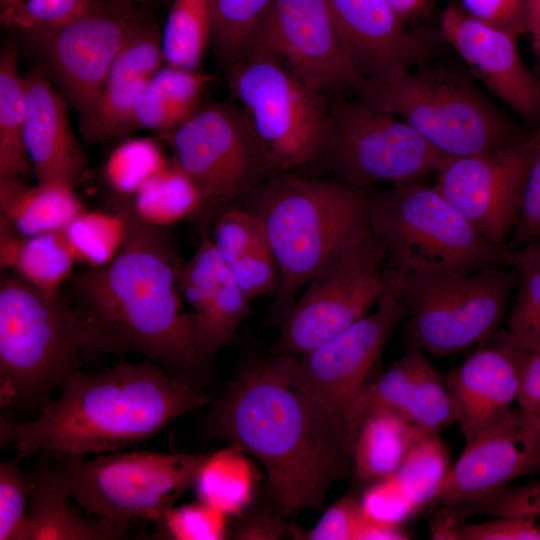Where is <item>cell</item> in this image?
Wrapping results in <instances>:
<instances>
[{"label": "cell", "mask_w": 540, "mask_h": 540, "mask_svg": "<svg viewBox=\"0 0 540 540\" xmlns=\"http://www.w3.org/2000/svg\"><path fill=\"white\" fill-rule=\"evenodd\" d=\"M294 360L275 353L242 374L212 421L214 434L261 462L282 517L320 509L329 487L352 465L345 426L293 386Z\"/></svg>", "instance_id": "6da1fadb"}, {"label": "cell", "mask_w": 540, "mask_h": 540, "mask_svg": "<svg viewBox=\"0 0 540 540\" xmlns=\"http://www.w3.org/2000/svg\"><path fill=\"white\" fill-rule=\"evenodd\" d=\"M126 239L115 257L71 278L75 304L110 352L133 351L166 372L187 379L205 362L197 353L190 312L183 307V269L172 239L140 220L130 203Z\"/></svg>", "instance_id": "7a4b0ae2"}, {"label": "cell", "mask_w": 540, "mask_h": 540, "mask_svg": "<svg viewBox=\"0 0 540 540\" xmlns=\"http://www.w3.org/2000/svg\"><path fill=\"white\" fill-rule=\"evenodd\" d=\"M31 421L0 417L1 448L23 458L44 451L79 455L116 452L141 443L179 416L206 405L209 395L155 363L119 362L97 374L80 370Z\"/></svg>", "instance_id": "3957f363"}, {"label": "cell", "mask_w": 540, "mask_h": 540, "mask_svg": "<svg viewBox=\"0 0 540 540\" xmlns=\"http://www.w3.org/2000/svg\"><path fill=\"white\" fill-rule=\"evenodd\" d=\"M262 225L278 268L269 321L280 325L301 289L335 256L347 237L367 223L369 196L334 178L276 173L238 199Z\"/></svg>", "instance_id": "277c9868"}, {"label": "cell", "mask_w": 540, "mask_h": 540, "mask_svg": "<svg viewBox=\"0 0 540 540\" xmlns=\"http://www.w3.org/2000/svg\"><path fill=\"white\" fill-rule=\"evenodd\" d=\"M111 353L82 310L15 273L0 283V404L21 408L50 394L86 361Z\"/></svg>", "instance_id": "5b68a950"}, {"label": "cell", "mask_w": 540, "mask_h": 540, "mask_svg": "<svg viewBox=\"0 0 540 540\" xmlns=\"http://www.w3.org/2000/svg\"><path fill=\"white\" fill-rule=\"evenodd\" d=\"M354 92L450 157L496 151L525 137L473 84L447 69L398 70L364 79Z\"/></svg>", "instance_id": "8992f818"}, {"label": "cell", "mask_w": 540, "mask_h": 540, "mask_svg": "<svg viewBox=\"0 0 540 540\" xmlns=\"http://www.w3.org/2000/svg\"><path fill=\"white\" fill-rule=\"evenodd\" d=\"M367 223L399 268L463 273L509 266L507 247L488 241L435 186L416 180L369 196Z\"/></svg>", "instance_id": "52a82bcc"}, {"label": "cell", "mask_w": 540, "mask_h": 540, "mask_svg": "<svg viewBox=\"0 0 540 540\" xmlns=\"http://www.w3.org/2000/svg\"><path fill=\"white\" fill-rule=\"evenodd\" d=\"M385 273L388 293L405 311L407 340L412 348L435 356L456 353L489 336L520 276L511 266L430 273L390 264Z\"/></svg>", "instance_id": "ba28073f"}, {"label": "cell", "mask_w": 540, "mask_h": 540, "mask_svg": "<svg viewBox=\"0 0 540 540\" xmlns=\"http://www.w3.org/2000/svg\"><path fill=\"white\" fill-rule=\"evenodd\" d=\"M57 456L50 464L57 485L88 513L121 523L158 525L176 501L195 486L209 454L155 451L109 452L84 461Z\"/></svg>", "instance_id": "9c48e42d"}, {"label": "cell", "mask_w": 540, "mask_h": 540, "mask_svg": "<svg viewBox=\"0 0 540 540\" xmlns=\"http://www.w3.org/2000/svg\"><path fill=\"white\" fill-rule=\"evenodd\" d=\"M160 137L198 190L200 206L190 219L198 229H209L224 209L280 172L248 114L233 103L198 109Z\"/></svg>", "instance_id": "30bf717a"}, {"label": "cell", "mask_w": 540, "mask_h": 540, "mask_svg": "<svg viewBox=\"0 0 540 540\" xmlns=\"http://www.w3.org/2000/svg\"><path fill=\"white\" fill-rule=\"evenodd\" d=\"M232 94L278 171L314 164L330 132V100L266 51L249 46L229 68Z\"/></svg>", "instance_id": "8fae6325"}, {"label": "cell", "mask_w": 540, "mask_h": 540, "mask_svg": "<svg viewBox=\"0 0 540 540\" xmlns=\"http://www.w3.org/2000/svg\"><path fill=\"white\" fill-rule=\"evenodd\" d=\"M387 258L368 223L355 229L279 325L275 353L305 355L367 315L388 294Z\"/></svg>", "instance_id": "7c38bea8"}, {"label": "cell", "mask_w": 540, "mask_h": 540, "mask_svg": "<svg viewBox=\"0 0 540 540\" xmlns=\"http://www.w3.org/2000/svg\"><path fill=\"white\" fill-rule=\"evenodd\" d=\"M450 156L402 119L357 101L330 100L327 145L314 163L365 190L378 182L415 181Z\"/></svg>", "instance_id": "4fadbf2b"}, {"label": "cell", "mask_w": 540, "mask_h": 540, "mask_svg": "<svg viewBox=\"0 0 540 540\" xmlns=\"http://www.w3.org/2000/svg\"><path fill=\"white\" fill-rule=\"evenodd\" d=\"M147 24L131 0H89L68 21L29 34L83 120L117 56Z\"/></svg>", "instance_id": "5bb4252c"}, {"label": "cell", "mask_w": 540, "mask_h": 540, "mask_svg": "<svg viewBox=\"0 0 540 540\" xmlns=\"http://www.w3.org/2000/svg\"><path fill=\"white\" fill-rule=\"evenodd\" d=\"M539 148L540 129L496 151L449 157L436 171L435 187L483 237L506 247Z\"/></svg>", "instance_id": "9a60e30c"}, {"label": "cell", "mask_w": 540, "mask_h": 540, "mask_svg": "<svg viewBox=\"0 0 540 540\" xmlns=\"http://www.w3.org/2000/svg\"><path fill=\"white\" fill-rule=\"evenodd\" d=\"M404 318L400 302L389 293L384 295L373 313L309 353L295 356L293 386L346 428L350 408L367 386L388 338Z\"/></svg>", "instance_id": "2e32d148"}, {"label": "cell", "mask_w": 540, "mask_h": 540, "mask_svg": "<svg viewBox=\"0 0 540 540\" xmlns=\"http://www.w3.org/2000/svg\"><path fill=\"white\" fill-rule=\"evenodd\" d=\"M249 46L266 51L324 93L354 92L364 80L344 47L327 0H274Z\"/></svg>", "instance_id": "e0dca14e"}, {"label": "cell", "mask_w": 540, "mask_h": 540, "mask_svg": "<svg viewBox=\"0 0 540 540\" xmlns=\"http://www.w3.org/2000/svg\"><path fill=\"white\" fill-rule=\"evenodd\" d=\"M429 508L473 504L540 469V425L509 411L468 442Z\"/></svg>", "instance_id": "ac0fdd59"}, {"label": "cell", "mask_w": 540, "mask_h": 540, "mask_svg": "<svg viewBox=\"0 0 540 540\" xmlns=\"http://www.w3.org/2000/svg\"><path fill=\"white\" fill-rule=\"evenodd\" d=\"M443 38L502 101L524 119L540 118V82L522 61L517 38L492 28L451 3L441 18Z\"/></svg>", "instance_id": "d6986e66"}, {"label": "cell", "mask_w": 540, "mask_h": 540, "mask_svg": "<svg viewBox=\"0 0 540 540\" xmlns=\"http://www.w3.org/2000/svg\"><path fill=\"white\" fill-rule=\"evenodd\" d=\"M336 29L363 79L423 65L430 38L407 31L387 0H327Z\"/></svg>", "instance_id": "ffe728a7"}, {"label": "cell", "mask_w": 540, "mask_h": 540, "mask_svg": "<svg viewBox=\"0 0 540 540\" xmlns=\"http://www.w3.org/2000/svg\"><path fill=\"white\" fill-rule=\"evenodd\" d=\"M179 289L188 303L194 347L203 360L231 344L249 315L250 300L236 284L216 248L201 243L183 266Z\"/></svg>", "instance_id": "44dd1931"}, {"label": "cell", "mask_w": 540, "mask_h": 540, "mask_svg": "<svg viewBox=\"0 0 540 540\" xmlns=\"http://www.w3.org/2000/svg\"><path fill=\"white\" fill-rule=\"evenodd\" d=\"M24 82V141L37 183L75 188L85 178L87 160L70 128L66 103L43 68H31Z\"/></svg>", "instance_id": "7402d4cb"}, {"label": "cell", "mask_w": 540, "mask_h": 540, "mask_svg": "<svg viewBox=\"0 0 540 540\" xmlns=\"http://www.w3.org/2000/svg\"><path fill=\"white\" fill-rule=\"evenodd\" d=\"M521 349L499 337L470 355L446 378L465 442L511 411L517 399Z\"/></svg>", "instance_id": "603a6c76"}, {"label": "cell", "mask_w": 540, "mask_h": 540, "mask_svg": "<svg viewBox=\"0 0 540 540\" xmlns=\"http://www.w3.org/2000/svg\"><path fill=\"white\" fill-rule=\"evenodd\" d=\"M163 62L161 34L148 23L114 61L92 110L82 120L85 137L102 141L133 132L135 106Z\"/></svg>", "instance_id": "cb8c5ba5"}, {"label": "cell", "mask_w": 540, "mask_h": 540, "mask_svg": "<svg viewBox=\"0 0 540 540\" xmlns=\"http://www.w3.org/2000/svg\"><path fill=\"white\" fill-rule=\"evenodd\" d=\"M30 501L18 540H118L128 536V524L84 515L55 482L43 458L27 474Z\"/></svg>", "instance_id": "d4e9b609"}, {"label": "cell", "mask_w": 540, "mask_h": 540, "mask_svg": "<svg viewBox=\"0 0 540 540\" xmlns=\"http://www.w3.org/2000/svg\"><path fill=\"white\" fill-rule=\"evenodd\" d=\"M211 238L225 267L250 301L274 296L277 264L266 233L253 215L230 205L213 223Z\"/></svg>", "instance_id": "484cf974"}, {"label": "cell", "mask_w": 540, "mask_h": 540, "mask_svg": "<svg viewBox=\"0 0 540 540\" xmlns=\"http://www.w3.org/2000/svg\"><path fill=\"white\" fill-rule=\"evenodd\" d=\"M0 209V225L23 236L62 230L85 210L73 187L21 178L0 179Z\"/></svg>", "instance_id": "4316f807"}, {"label": "cell", "mask_w": 540, "mask_h": 540, "mask_svg": "<svg viewBox=\"0 0 540 540\" xmlns=\"http://www.w3.org/2000/svg\"><path fill=\"white\" fill-rule=\"evenodd\" d=\"M76 259L64 230L23 236L0 225V264L47 296L59 295Z\"/></svg>", "instance_id": "83f0119b"}, {"label": "cell", "mask_w": 540, "mask_h": 540, "mask_svg": "<svg viewBox=\"0 0 540 540\" xmlns=\"http://www.w3.org/2000/svg\"><path fill=\"white\" fill-rule=\"evenodd\" d=\"M212 76L169 64L162 65L141 94L133 114L132 129L161 134L175 130L199 108L204 87Z\"/></svg>", "instance_id": "f1b7e54d"}, {"label": "cell", "mask_w": 540, "mask_h": 540, "mask_svg": "<svg viewBox=\"0 0 540 540\" xmlns=\"http://www.w3.org/2000/svg\"><path fill=\"white\" fill-rule=\"evenodd\" d=\"M422 429L392 411H378L359 427L352 446V466L365 480L395 473Z\"/></svg>", "instance_id": "f546056e"}, {"label": "cell", "mask_w": 540, "mask_h": 540, "mask_svg": "<svg viewBox=\"0 0 540 540\" xmlns=\"http://www.w3.org/2000/svg\"><path fill=\"white\" fill-rule=\"evenodd\" d=\"M26 97L17 49L8 45L0 57V179L26 177L33 172L24 141Z\"/></svg>", "instance_id": "4dcf8cb0"}, {"label": "cell", "mask_w": 540, "mask_h": 540, "mask_svg": "<svg viewBox=\"0 0 540 540\" xmlns=\"http://www.w3.org/2000/svg\"><path fill=\"white\" fill-rule=\"evenodd\" d=\"M254 471L245 451L234 444L209 454L195 486L201 502L225 515L241 512L250 504Z\"/></svg>", "instance_id": "1f68e13d"}, {"label": "cell", "mask_w": 540, "mask_h": 540, "mask_svg": "<svg viewBox=\"0 0 540 540\" xmlns=\"http://www.w3.org/2000/svg\"><path fill=\"white\" fill-rule=\"evenodd\" d=\"M130 205L140 220L164 228L190 220L200 206V196L191 179L172 161L142 186Z\"/></svg>", "instance_id": "d6a6232c"}, {"label": "cell", "mask_w": 540, "mask_h": 540, "mask_svg": "<svg viewBox=\"0 0 540 540\" xmlns=\"http://www.w3.org/2000/svg\"><path fill=\"white\" fill-rule=\"evenodd\" d=\"M212 0H173L163 31L164 63L198 70L211 35Z\"/></svg>", "instance_id": "836d02e7"}, {"label": "cell", "mask_w": 540, "mask_h": 540, "mask_svg": "<svg viewBox=\"0 0 540 540\" xmlns=\"http://www.w3.org/2000/svg\"><path fill=\"white\" fill-rule=\"evenodd\" d=\"M63 230L76 262L98 268L120 250L128 233V218L120 202L111 212L84 210Z\"/></svg>", "instance_id": "e575fe53"}, {"label": "cell", "mask_w": 540, "mask_h": 540, "mask_svg": "<svg viewBox=\"0 0 540 540\" xmlns=\"http://www.w3.org/2000/svg\"><path fill=\"white\" fill-rule=\"evenodd\" d=\"M451 467L437 432L421 430L393 474L419 511L428 507Z\"/></svg>", "instance_id": "d590c367"}, {"label": "cell", "mask_w": 540, "mask_h": 540, "mask_svg": "<svg viewBox=\"0 0 540 540\" xmlns=\"http://www.w3.org/2000/svg\"><path fill=\"white\" fill-rule=\"evenodd\" d=\"M274 0H212L210 40L229 68L244 54Z\"/></svg>", "instance_id": "8d00e7d4"}, {"label": "cell", "mask_w": 540, "mask_h": 540, "mask_svg": "<svg viewBox=\"0 0 540 540\" xmlns=\"http://www.w3.org/2000/svg\"><path fill=\"white\" fill-rule=\"evenodd\" d=\"M169 164L155 140L130 138L110 153L104 166V176L117 194L133 197Z\"/></svg>", "instance_id": "74e56055"}, {"label": "cell", "mask_w": 540, "mask_h": 540, "mask_svg": "<svg viewBox=\"0 0 540 540\" xmlns=\"http://www.w3.org/2000/svg\"><path fill=\"white\" fill-rule=\"evenodd\" d=\"M414 349L415 382L407 420L428 432H437L456 421V410L449 389L435 367Z\"/></svg>", "instance_id": "f35d334b"}, {"label": "cell", "mask_w": 540, "mask_h": 540, "mask_svg": "<svg viewBox=\"0 0 540 540\" xmlns=\"http://www.w3.org/2000/svg\"><path fill=\"white\" fill-rule=\"evenodd\" d=\"M517 270L520 276L508 329L499 337L521 349L540 351V270Z\"/></svg>", "instance_id": "ab89813d"}, {"label": "cell", "mask_w": 540, "mask_h": 540, "mask_svg": "<svg viewBox=\"0 0 540 540\" xmlns=\"http://www.w3.org/2000/svg\"><path fill=\"white\" fill-rule=\"evenodd\" d=\"M89 0H0V22L27 33L60 25L78 14Z\"/></svg>", "instance_id": "60d3db41"}, {"label": "cell", "mask_w": 540, "mask_h": 540, "mask_svg": "<svg viewBox=\"0 0 540 540\" xmlns=\"http://www.w3.org/2000/svg\"><path fill=\"white\" fill-rule=\"evenodd\" d=\"M226 516L203 503L170 509L159 524V536L177 540H220L226 536Z\"/></svg>", "instance_id": "b9f144b4"}, {"label": "cell", "mask_w": 540, "mask_h": 540, "mask_svg": "<svg viewBox=\"0 0 540 540\" xmlns=\"http://www.w3.org/2000/svg\"><path fill=\"white\" fill-rule=\"evenodd\" d=\"M22 459L17 455L0 464V540H18L26 520L30 483L20 468Z\"/></svg>", "instance_id": "7bdbcfd3"}, {"label": "cell", "mask_w": 540, "mask_h": 540, "mask_svg": "<svg viewBox=\"0 0 540 540\" xmlns=\"http://www.w3.org/2000/svg\"><path fill=\"white\" fill-rule=\"evenodd\" d=\"M360 504L369 519L392 525L402 526L418 512L393 474L376 480L366 490Z\"/></svg>", "instance_id": "ee69618b"}, {"label": "cell", "mask_w": 540, "mask_h": 540, "mask_svg": "<svg viewBox=\"0 0 540 540\" xmlns=\"http://www.w3.org/2000/svg\"><path fill=\"white\" fill-rule=\"evenodd\" d=\"M460 5L478 21L516 38L529 32L528 0H461Z\"/></svg>", "instance_id": "f6af8a7d"}, {"label": "cell", "mask_w": 540, "mask_h": 540, "mask_svg": "<svg viewBox=\"0 0 540 540\" xmlns=\"http://www.w3.org/2000/svg\"><path fill=\"white\" fill-rule=\"evenodd\" d=\"M367 517L360 501L346 496L322 515L316 526L305 536L310 540H358Z\"/></svg>", "instance_id": "bcb514c9"}, {"label": "cell", "mask_w": 540, "mask_h": 540, "mask_svg": "<svg viewBox=\"0 0 540 540\" xmlns=\"http://www.w3.org/2000/svg\"><path fill=\"white\" fill-rule=\"evenodd\" d=\"M501 517L523 519L540 526V482L511 490L501 489L475 502Z\"/></svg>", "instance_id": "7dc6e473"}, {"label": "cell", "mask_w": 540, "mask_h": 540, "mask_svg": "<svg viewBox=\"0 0 540 540\" xmlns=\"http://www.w3.org/2000/svg\"><path fill=\"white\" fill-rule=\"evenodd\" d=\"M540 238V148L530 165L513 241L519 248ZM510 248V249H514Z\"/></svg>", "instance_id": "c3c4849f"}, {"label": "cell", "mask_w": 540, "mask_h": 540, "mask_svg": "<svg viewBox=\"0 0 540 540\" xmlns=\"http://www.w3.org/2000/svg\"><path fill=\"white\" fill-rule=\"evenodd\" d=\"M458 540H540V526L532 522L501 517L482 523L459 525Z\"/></svg>", "instance_id": "681fc988"}, {"label": "cell", "mask_w": 540, "mask_h": 540, "mask_svg": "<svg viewBox=\"0 0 540 540\" xmlns=\"http://www.w3.org/2000/svg\"><path fill=\"white\" fill-rule=\"evenodd\" d=\"M516 400L520 411L540 425V351L521 349V374Z\"/></svg>", "instance_id": "f907efd6"}, {"label": "cell", "mask_w": 540, "mask_h": 540, "mask_svg": "<svg viewBox=\"0 0 540 540\" xmlns=\"http://www.w3.org/2000/svg\"><path fill=\"white\" fill-rule=\"evenodd\" d=\"M281 515L262 516L243 523L234 533L236 539L268 540L278 539L286 530V523Z\"/></svg>", "instance_id": "816d5d0a"}, {"label": "cell", "mask_w": 540, "mask_h": 540, "mask_svg": "<svg viewBox=\"0 0 540 540\" xmlns=\"http://www.w3.org/2000/svg\"><path fill=\"white\" fill-rule=\"evenodd\" d=\"M408 538L401 525L381 523L367 517L358 540H403Z\"/></svg>", "instance_id": "f5cc1de1"}, {"label": "cell", "mask_w": 540, "mask_h": 540, "mask_svg": "<svg viewBox=\"0 0 540 540\" xmlns=\"http://www.w3.org/2000/svg\"><path fill=\"white\" fill-rule=\"evenodd\" d=\"M508 264L516 269L535 268L540 270V238L519 248H508Z\"/></svg>", "instance_id": "db71d44e"}, {"label": "cell", "mask_w": 540, "mask_h": 540, "mask_svg": "<svg viewBox=\"0 0 540 540\" xmlns=\"http://www.w3.org/2000/svg\"><path fill=\"white\" fill-rule=\"evenodd\" d=\"M403 23L423 11L428 0H387Z\"/></svg>", "instance_id": "11a10c76"}, {"label": "cell", "mask_w": 540, "mask_h": 540, "mask_svg": "<svg viewBox=\"0 0 540 540\" xmlns=\"http://www.w3.org/2000/svg\"><path fill=\"white\" fill-rule=\"evenodd\" d=\"M529 33L533 46L540 59V0H528Z\"/></svg>", "instance_id": "9f6ffc18"}, {"label": "cell", "mask_w": 540, "mask_h": 540, "mask_svg": "<svg viewBox=\"0 0 540 540\" xmlns=\"http://www.w3.org/2000/svg\"><path fill=\"white\" fill-rule=\"evenodd\" d=\"M132 1V0H131Z\"/></svg>", "instance_id": "6f0895ef"}]
</instances>
